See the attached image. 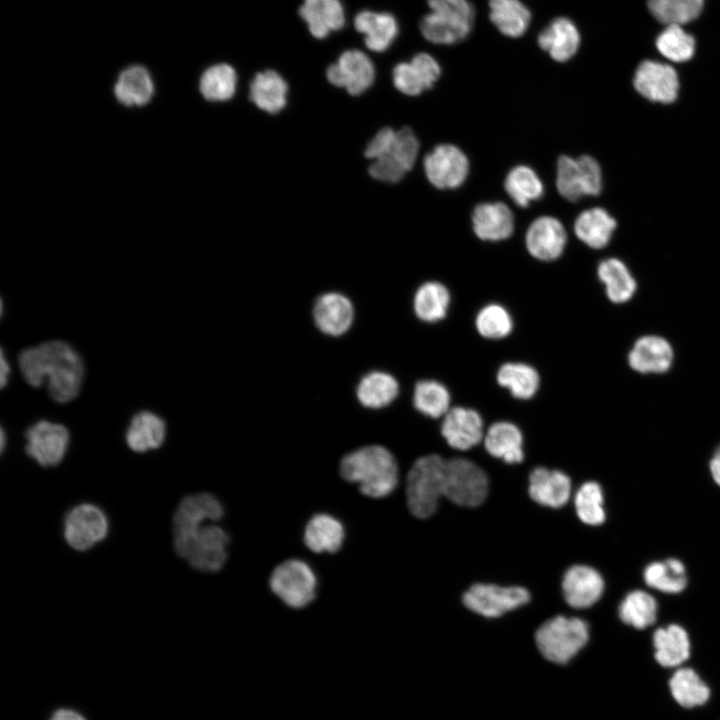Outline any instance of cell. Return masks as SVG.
<instances>
[{
  "label": "cell",
  "instance_id": "cell-10",
  "mask_svg": "<svg viewBox=\"0 0 720 720\" xmlns=\"http://www.w3.org/2000/svg\"><path fill=\"white\" fill-rule=\"evenodd\" d=\"M108 531L109 521L105 512L94 504H78L65 515L63 536L76 551L90 550L107 537Z\"/></svg>",
  "mask_w": 720,
  "mask_h": 720
},
{
  "label": "cell",
  "instance_id": "cell-29",
  "mask_svg": "<svg viewBox=\"0 0 720 720\" xmlns=\"http://www.w3.org/2000/svg\"><path fill=\"white\" fill-rule=\"evenodd\" d=\"M300 16L316 38H325L331 31L339 30L345 22L344 9L339 0H304Z\"/></svg>",
  "mask_w": 720,
  "mask_h": 720
},
{
  "label": "cell",
  "instance_id": "cell-44",
  "mask_svg": "<svg viewBox=\"0 0 720 720\" xmlns=\"http://www.w3.org/2000/svg\"><path fill=\"white\" fill-rule=\"evenodd\" d=\"M646 584L666 593H679L687 583L683 563L674 558L663 562H653L644 570Z\"/></svg>",
  "mask_w": 720,
  "mask_h": 720
},
{
  "label": "cell",
  "instance_id": "cell-50",
  "mask_svg": "<svg viewBox=\"0 0 720 720\" xmlns=\"http://www.w3.org/2000/svg\"><path fill=\"white\" fill-rule=\"evenodd\" d=\"M393 83L400 92L410 96L419 95L426 90L421 76L411 61L399 63L394 67Z\"/></svg>",
  "mask_w": 720,
  "mask_h": 720
},
{
  "label": "cell",
  "instance_id": "cell-55",
  "mask_svg": "<svg viewBox=\"0 0 720 720\" xmlns=\"http://www.w3.org/2000/svg\"><path fill=\"white\" fill-rule=\"evenodd\" d=\"M710 470L713 479L720 486V447L717 449L710 462Z\"/></svg>",
  "mask_w": 720,
  "mask_h": 720
},
{
  "label": "cell",
  "instance_id": "cell-25",
  "mask_svg": "<svg viewBox=\"0 0 720 720\" xmlns=\"http://www.w3.org/2000/svg\"><path fill=\"white\" fill-rule=\"evenodd\" d=\"M673 350L662 337L649 335L639 338L628 355L630 367L639 373H663L672 364Z\"/></svg>",
  "mask_w": 720,
  "mask_h": 720
},
{
  "label": "cell",
  "instance_id": "cell-43",
  "mask_svg": "<svg viewBox=\"0 0 720 720\" xmlns=\"http://www.w3.org/2000/svg\"><path fill=\"white\" fill-rule=\"evenodd\" d=\"M658 52L673 63H685L695 54V38L679 24L667 25L656 38Z\"/></svg>",
  "mask_w": 720,
  "mask_h": 720
},
{
  "label": "cell",
  "instance_id": "cell-18",
  "mask_svg": "<svg viewBox=\"0 0 720 720\" xmlns=\"http://www.w3.org/2000/svg\"><path fill=\"white\" fill-rule=\"evenodd\" d=\"M327 78L337 87L346 88L351 95H358L368 89L375 79V68L371 60L359 50L345 51L327 69Z\"/></svg>",
  "mask_w": 720,
  "mask_h": 720
},
{
  "label": "cell",
  "instance_id": "cell-24",
  "mask_svg": "<svg viewBox=\"0 0 720 720\" xmlns=\"http://www.w3.org/2000/svg\"><path fill=\"white\" fill-rule=\"evenodd\" d=\"M523 440L522 431L515 423L502 420L486 429L483 445L492 457L515 464L524 459Z\"/></svg>",
  "mask_w": 720,
  "mask_h": 720
},
{
  "label": "cell",
  "instance_id": "cell-17",
  "mask_svg": "<svg viewBox=\"0 0 720 720\" xmlns=\"http://www.w3.org/2000/svg\"><path fill=\"white\" fill-rule=\"evenodd\" d=\"M223 515V505L216 496L206 492L188 495L180 501L174 513L173 536L217 522Z\"/></svg>",
  "mask_w": 720,
  "mask_h": 720
},
{
  "label": "cell",
  "instance_id": "cell-45",
  "mask_svg": "<svg viewBox=\"0 0 720 720\" xmlns=\"http://www.w3.org/2000/svg\"><path fill=\"white\" fill-rule=\"evenodd\" d=\"M474 325L481 337L488 340H501L512 333L514 321L505 306L499 303H489L477 312Z\"/></svg>",
  "mask_w": 720,
  "mask_h": 720
},
{
  "label": "cell",
  "instance_id": "cell-4",
  "mask_svg": "<svg viewBox=\"0 0 720 720\" xmlns=\"http://www.w3.org/2000/svg\"><path fill=\"white\" fill-rule=\"evenodd\" d=\"M176 554L194 569L217 572L228 556L229 536L215 523H208L187 534L173 536Z\"/></svg>",
  "mask_w": 720,
  "mask_h": 720
},
{
  "label": "cell",
  "instance_id": "cell-11",
  "mask_svg": "<svg viewBox=\"0 0 720 720\" xmlns=\"http://www.w3.org/2000/svg\"><path fill=\"white\" fill-rule=\"evenodd\" d=\"M428 181L438 189L460 187L468 177L470 164L466 154L453 144H439L423 162Z\"/></svg>",
  "mask_w": 720,
  "mask_h": 720
},
{
  "label": "cell",
  "instance_id": "cell-14",
  "mask_svg": "<svg viewBox=\"0 0 720 720\" xmlns=\"http://www.w3.org/2000/svg\"><path fill=\"white\" fill-rule=\"evenodd\" d=\"M419 152V141L410 128L396 132L390 149L374 160L369 167L370 175L384 182H398L415 164Z\"/></svg>",
  "mask_w": 720,
  "mask_h": 720
},
{
  "label": "cell",
  "instance_id": "cell-2",
  "mask_svg": "<svg viewBox=\"0 0 720 720\" xmlns=\"http://www.w3.org/2000/svg\"><path fill=\"white\" fill-rule=\"evenodd\" d=\"M398 464L393 454L380 445H368L346 454L340 474L357 484L361 493L372 498L390 495L398 483Z\"/></svg>",
  "mask_w": 720,
  "mask_h": 720
},
{
  "label": "cell",
  "instance_id": "cell-6",
  "mask_svg": "<svg viewBox=\"0 0 720 720\" xmlns=\"http://www.w3.org/2000/svg\"><path fill=\"white\" fill-rule=\"evenodd\" d=\"M556 188L565 199L576 202L583 197L599 196L603 190V171L591 155L559 157L556 165Z\"/></svg>",
  "mask_w": 720,
  "mask_h": 720
},
{
  "label": "cell",
  "instance_id": "cell-36",
  "mask_svg": "<svg viewBox=\"0 0 720 720\" xmlns=\"http://www.w3.org/2000/svg\"><path fill=\"white\" fill-rule=\"evenodd\" d=\"M398 394V381L394 376L383 371L366 374L356 389L359 402L368 408H383L391 404Z\"/></svg>",
  "mask_w": 720,
  "mask_h": 720
},
{
  "label": "cell",
  "instance_id": "cell-56",
  "mask_svg": "<svg viewBox=\"0 0 720 720\" xmlns=\"http://www.w3.org/2000/svg\"><path fill=\"white\" fill-rule=\"evenodd\" d=\"M9 373H10L9 363L7 362V360H6L5 356H4V351L1 350V357H0V384H1V388H3V387L7 384V382H8V377H9Z\"/></svg>",
  "mask_w": 720,
  "mask_h": 720
},
{
  "label": "cell",
  "instance_id": "cell-16",
  "mask_svg": "<svg viewBox=\"0 0 720 720\" xmlns=\"http://www.w3.org/2000/svg\"><path fill=\"white\" fill-rule=\"evenodd\" d=\"M567 244V232L562 222L553 216H540L528 227L525 246L535 259L551 262L560 258Z\"/></svg>",
  "mask_w": 720,
  "mask_h": 720
},
{
  "label": "cell",
  "instance_id": "cell-57",
  "mask_svg": "<svg viewBox=\"0 0 720 720\" xmlns=\"http://www.w3.org/2000/svg\"><path fill=\"white\" fill-rule=\"evenodd\" d=\"M0 434H1V437H0V448H1V451L3 452V450L5 449V443H6V435H5V431H4L3 428L1 429Z\"/></svg>",
  "mask_w": 720,
  "mask_h": 720
},
{
  "label": "cell",
  "instance_id": "cell-9",
  "mask_svg": "<svg viewBox=\"0 0 720 720\" xmlns=\"http://www.w3.org/2000/svg\"><path fill=\"white\" fill-rule=\"evenodd\" d=\"M488 493V478L476 463L465 458L446 461L444 496L455 504L475 507Z\"/></svg>",
  "mask_w": 720,
  "mask_h": 720
},
{
  "label": "cell",
  "instance_id": "cell-53",
  "mask_svg": "<svg viewBox=\"0 0 720 720\" xmlns=\"http://www.w3.org/2000/svg\"><path fill=\"white\" fill-rule=\"evenodd\" d=\"M396 132L397 131L389 127L381 129L368 143L365 149V156L373 160L383 156L392 146Z\"/></svg>",
  "mask_w": 720,
  "mask_h": 720
},
{
  "label": "cell",
  "instance_id": "cell-26",
  "mask_svg": "<svg viewBox=\"0 0 720 720\" xmlns=\"http://www.w3.org/2000/svg\"><path fill=\"white\" fill-rule=\"evenodd\" d=\"M538 45L553 60L566 62L579 48L580 34L570 19L558 17L539 33Z\"/></svg>",
  "mask_w": 720,
  "mask_h": 720
},
{
  "label": "cell",
  "instance_id": "cell-46",
  "mask_svg": "<svg viewBox=\"0 0 720 720\" xmlns=\"http://www.w3.org/2000/svg\"><path fill=\"white\" fill-rule=\"evenodd\" d=\"M650 13L659 22L686 24L695 20L704 7V0H647Z\"/></svg>",
  "mask_w": 720,
  "mask_h": 720
},
{
  "label": "cell",
  "instance_id": "cell-48",
  "mask_svg": "<svg viewBox=\"0 0 720 720\" xmlns=\"http://www.w3.org/2000/svg\"><path fill=\"white\" fill-rule=\"evenodd\" d=\"M657 615L655 599L645 591L630 592L619 606L621 620L637 629L653 624Z\"/></svg>",
  "mask_w": 720,
  "mask_h": 720
},
{
  "label": "cell",
  "instance_id": "cell-40",
  "mask_svg": "<svg viewBox=\"0 0 720 720\" xmlns=\"http://www.w3.org/2000/svg\"><path fill=\"white\" fill-rule=\"evenodd\" d=\"M504 188L519 207H527L544 194V185L535 170L527 165L513 167L506 175Z\"/></svg>",
  "mask_w": 720,
  "mask_h": 720
},
{
  "label": "cell",
  "instance_id": "cell-38",
  "mask_svg": "<svg viewBox=\"0 0 720 720\" xmlns=\"http://www.w3.org/2000/svg\"><path fill=\"white\" fill-rule=\"evenodd\" d=\"M288 86L275 71L258 73L250 86V98L260 109L277 113L286 105Z\"/></svg>",
  "mask_w": 720,
  "mask_h": 720
},
{
  "label": "cell",
  "instance_id": "cell-30",
  "mask_svg": "<svg viewBox=\"0 0 720 720\" xmlns=\"http://www.w3.org/2000/svg\"><path fill=\"white\" fill-rule=\"evenodd\" d=\"M496 381L516 399L533 398L541 384L540 374L535 367L525 362L509 361L497 370Z\"/></svg>",
  "mask_w": 720,
  "mask_h": 720
},
{
  "label": "cell",
  "instance_id": "cell-21",
  "mask_svg": "<svg viewBox=\"0 0 720 720\" xmlns=\"http://www.w3.org/2000/svg\"><path fill=\"white\" fill-rule=\"evenodd\" d=\"M566 602L574 608H587L599 600L604 590L601 575L593 568L575 565L567 570L562 582Z\"/></svg>",
  "mask_w": 720,
  "mask_h": 720
},
{
  "label": "cell",
  "instance_id": "cell-42",
  "mask_svg": "<svg viewBox=\"0 0 720 720\" xmlns=\"http://www.w3.org/2000/svg\"><path fill=\"white\" fill-rule=\"evenodd\" d=\"M673 698L685 708L703 705L710 697L709 687L690 668L677 670L669 681Z\"/></svg>",
  "mask_w": 720,
  "mask_h": 720
},
{
  "label": "cell",
  "instance_id": "cell-27",
  "mask_svg": "<svg viewBox=\"0 0 720 720\" xmlns=\"http://www.w3.org/2000/svg\"><path fill=\"white\" fill-rule=\"evenodd\" d=\"M303 539L305 545L315 553H336L344 543L345 528L336 517L318 513L307 522Z\"/></svg>",
  "mask_w": 720,
  "mask_h": 720
},
{
  "label": "cell",
  "instance_id": "cell-31",
  "mask_svg": "<svg viewBox=\"0 0 720 720\" xmlns=\"http://www.w3.org/2000/svg\"><path fill=\"white\" fill-rule=\"evenodd\" d=\"M597 276L605 286L608 299L616 304L629 301L634 295L637 284L624 261L609 257L597 266Z\"/></svg>",
  "mask_w": 720,
  "mask_h": 720
},
{
  "label": "cell",
  "instance_id": "cell-19",
  "mask_svg": "<svg viewBox=\"0 0 720 720\" xmlns=\"http://www.w3.org/2000/svg\"><path fill=\"white\" fill-rule=\"evenodd\" d=\"M317 328L331 336L344 334L352 325L354 308L352 302L337 292L325 293L317 298L313 307Z\"/></svg>",
  "mask_w": 720,
  "mask_h": 720
},
{
  "label": "cell",
  "instance_id": "cell-54",
  "mask_svg": "<svg viewBox=\"0 0 720 720\" xmlns=\"http://www.w3.org/2000/svg\"><path fill=\"white\" fill-rule=\"evenodd\" d=\"M50 720H85V718L73 710L60 709L53 714Z\"/></svg>",
  "mask_w": 720,
  "mask_h": 720
},
{
  "label": "cell",
  "instance_id": "cell-7",
  "mask_svg": "<svg viewBox=\"0 0 720 720\" xmlns=\"http://www.w3.org/2000/svg\"><path fill=\"white\" fill-rule=\"evenodd\" d=\"M317 577L311 566L301 559H288L272 571L271 591L288 607L304 608L315 598Z\"/></svg>",
  "mask_w": 720,
  "mask_h": 720
},
{
  "label": "cell",
  "instance_id": "cell-52",
  "mask_svg": "<svg viewBox=\"0 0 720 720\" xmlns=\"http://www.w3.org/2000/svg\"><path fill=\"white\" fill-rule=\"evenodd\" d=\"M411 63L421 76L426 89L432 88L441 74V68L436 59L427 53L415 55Z\"/></svg>",
  "mask_w": 720,
  "mask_h": 720
},
{
  "label": "cell",
  "instance_id": "cell-23",
  "mask_svg": "<svg viewBox=\"0 0 720 720\" xmlns=\"http://www.w3.org/2000/svg\"><path fill=\"white\" fill-rule=\"evenodd\" d=\"M529 494L538 504L559 508L570 497L571 480L562 471L537 467L529 476Z\"/></svg>",
  "mask_w": 720,
  "mask_h": 720
},
{
  "label": "cell",
  "instance_id": "cell-22",
  "mask_svg": "<svg viewBox=\"0 0 720 720\" xmlns=\"http://www.w3.org/2000/svg\"><path fill=\"white\" fill-rule=\"evenodd\" d=\"M618 222L604 207L596 206L583 210L575 219V236L586 246L600 250L611 241Z\"/></svg>",
  "mask_w": 720,
  "mask_h": 720
},
{
  "label": "cell",
  "instance_id": "cell-5",
  "mask_svg": "<svg viewBox=\"0 0 720 720\" xmlns=\"http://www.w3.org/2000/svg\"><path fill=\"white\" fill-rule=\"evenodd\" d=\"M586 622L575 617L557 616L543 623L535 634L536 645L544 658L566 664L586 645Z\"/></svg>",
  "mask_w": 720,
  "mask_h": 720
},
{
  "label": "cell",
  "instance_id": "cell-41",
  "mask_svg": "<svg viewBox=\"0 0 720 720\" xmlns=\"http://www.w3.org/2000/svg\"><path fill=\"white\" fill-rule=\"evenodd\" d=\"M472 24L457 18L431 12L420 22L422 35L435 44L450 45L464 40L470 33Z\"/></svg>",
  "mask_w": 720,
  "mask_h": 720
},
{
  "label": "cell",
  "instance_id": "cell-1",
  "mask_svg": "<svg viewBox=\"0 0 720 720\" xmlns=\"http://www.w3.org/2000/svg\"><path fill=\"white\" fill-rule=\"evenodd\" d=\"M22 377L32 387L46 384L57 403L74 400L80 393L85 367L79 353L67 342L50 340L21 351L18 357Z\"/></svg>",
  "mask_w": 720,
  "mask_h": 720
},
{
  "label": "cell",
  "instance_id": "cell-3",
  "mask_svg": "<svg viewBox=\"0 0 720 720\" xmlns=\"http://www.w3.org/2000/svg\"><path fill=\"white\" fill-rule=\"evenodd\" d=\"M446 461L437 454L418 458L407 475L406 498L410 512L417 518L431 516L444 495Z\"/></svg>",
  "mask_w": 720,
  "mask_h": 720
},
{
  "label": "cell",
  "instance_id": "cell-39",
  "mask_svg": "<svg viewBox=\"0 0 720 720\" xmlns=\"http://www.w3.org/2000/svg\"><path fill=\"white\" fill-rule=\"evenodd\" d=\"M412 402L422 415L442 419L451 408V394L442 382L423 379L414 386Z\"/></svg>",
  "mask_w": 720,
  "mask_h": 720
},
{
  "label": "cell",
  "instance_id": "cell-28",
  "mask_svg": "<svg viewBox=\"0 0 720 720\" xmlns=\"http://www.w3.org/2000/svg\"><path fill=\"white\" fill-rule=\"evenodd\" d=\"M166 438V424L157 414L143 410L133 416L126 431L127 446L136 453L159 448Z\"/></svg>",
  "mask_w": 720,
  "mask_h": 720
},
{
  "label": "cell",
  "instance_id": "cell-51",
  "mask_svg": "<svg viewBox=\"0 0 720 720\" xmlns=\"http://www.w3.org/2000/svg\"><path fill=\"white\" fill-rule=\"evenodd\" d=\"M428 5L431 12L473 24L474 8L468 0H428Z\"/></svg>",
  "mask_w": 720,
  "mask_h": 720
},
{
  "label": "cell",
  "instance_id": "cell-32",
  "mask_svg": "<svg viewBox=\"0 0 720 720\" xmlns=\"http://www.w3.org/2000/svg\"><path fill=\"white\" fill-rule=\"evenodd\" d=\"M355 28L365 35L366 46L375 52L389 48L398 34L397 21L389 13L362 11L355 18Z\"/></svg>",
  "mask_w": 720,
  "mask_h": 720
},
{
  "label": "cell",
  "instance_id": "cell-35",
  "mask_svg": "<svg viewBox=\"0 0 720 720\" xmlns=\"http://www.w3.org/2000/svg\"><path fill=\"white\" fill-rule=\"evenodd\" d=\"M653 645L655 659L664 667L680 665L689 657V638L681 626L671 624L657 629L653 635Z\"/></svg>",
  "mask_w": 720,
  "mask_h": 720
},
{
  "label": "cell",
  "instance_id": "cell-13",
  "mask_svg": "<svg viewBox=\"0 0 720 720\" xmlns=\"http://www.w3.org/2000/svg\"><path fill=\"white\" fill-rule=\"evenodd\" d=\"M529 592L522 587H500L492 584H475L463 595L464 605L485 617H499L525 605Z\"/></svg>",
  "mask_w": 720,
  "mask_h": 720
},
{
  "label": "cell",
  "instance_id": "cell-47",
  "mask_svg": "<svg viewBox=\"0 0 720 720\" xmlns=\"http://www.w3.org/2000/svg\"><path fill=\"white\" fill-rule=\"evenodd\" d=\"M236 82V72L230 65L216 64L202 74L200 91L209 101H225L234 95Z\"/></svg>",
  "mask_w": 720,
  "mask_h": 720
},
{
  "label": "cell",
  "instance_id": "cell-49",
  "mask_svg": "<svg viewBox=\"0 0 720 720\" xmlns=\"http://www.w3.org/2000/svg\"><path fill=\"white\" fill-rule=\"evenodd\" d=\"M578 517L588 525H599L605 520L603 493L600 485L589 481L584 483L575 496Z\"/></svg>",
  "mask_w": 720,
  "mask_h": 720
},
{
  "label": "cell",
  "instance_id": "cell-15",
  "mask_svg": "<svg viewBox=\"0 0 720 720\" xmlns=\"http://www.w3.org/2000/svg\"><path fill=\"white\" fill-rule=\"evenodd\" d=\"M441 435L453 449L467 451L480 442L485 435L481 414L470 407L454 406L441 419Z\"/></svg>",
  "mask_w": 720,
  "mask_h": 720
},
{
  "label": "cell",
  "instance_id": "cell-20",
  "mask_svg": "<svg viewBox=\"0 0 720 720\" xmlns=\"http://www.w3.org/2000/svg\"><path fill=\"white\" fill-rule=\"evenodd\" d=\"M475 235L484 241L497 242L508 239L514 231V215L502 202H484L472 212Z\"/></svg>",
  "mask_w": 720,
  "mask_h": 720
},
{
  "label": "cell",
  "instance_id": "cell-34",
  "mask_svg": "<svg viewBox=\"0 0 720 720\" xmlns=\"http://www.w3.org/2000/svg\"><path fill=\"white\" fill-rule=\"evenodd\" d=\"M154 92V84L150 73L140 65H133L123 70L114 86L118 101L127 106L147 104Z\"/></svg>",
  "mask_w": 720,
  "mask_h": 720
},
{
  "label": "cell",
  "instance_id": "cell-33",
  "mask_svg": "<svg viewBox=\"0 0 720 720\" xmlns=\"http://www.w3.org/2000/svg\"><path fill=\"white\" fill-rule=\"evenodd\" d=\"M451 294L449 289L438 281L421 284L413 296V310L417 318L425 323L443 320L449 311Z\"/></svg>",
  "mask_w": 720,
  "mask_h": 720
},
{
  "label": "cell",
  "instance_id": "cell-37",
  "mask_svg": "<svg viewBox=\"0 0 720 720\" xmlns=\"http://www.w3.org/2000/svg\"><path fill=\"white\" fill-rule=\"evenodd\" d=\"M490 20L505 36L518 38L529 27L531 13L520 0H490Z\"/></svg>",
  "mask_w": 720,
  "mask_h": 720
},
{
  "label": "cell",
  "instance_id": "cell-8",
  "mask_svg": "<svg viewBox=\"0 0 720 720\" xmlns=\"http://www.w3.org/2000/svg\"><path fill=\"white\" fill-rule=\"evenodd\" d=\"M632 85L635 92L645 101L669 106L675 103L681 90L680 77L670 64L646 59L634 71Z\"/></svg>",
  "mask_w": 720,
  "mask_h": 720
},
{
  "label": "cell",
  "instance_id": "cell-12",
  "mask_svg": "<svg viewBox=\"0 0 720 720\" xmlns=\"http://www.w3.org/2000/svg\"><path fill=\"white\" fill-rule=\"evenodd\" d=\"M27 455L42 467L59 465L67 452L70 433L62 424L40 420L25 432Z\"/></svg>",
  "mask_w": 720,
  "mask_h": 720
}]
</instances>
